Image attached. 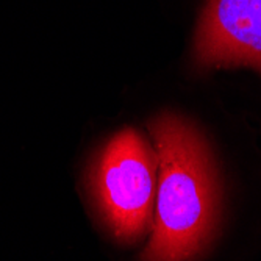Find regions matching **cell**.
<instances>
[{
	"mask_svg": "<svg viewBox=\"0 0 261 261\" xmlns=\"http://www.w3.org/2000/svg\"><path fill=\"white\" fill-rule=\"evenodd\" d=\"M158 156L150 241L141 261H194L221 218V183L211 149L194 124L175 113L149 122Z\"/></svg>",
	"mask_w": 261,
	"mask_h": 261,
	"instance_id": "1",
	"label": "cell"
},
{
	"mask_svg": "<svg viewBox=\"0 0 261 261\" xmlns=\"http://www.w3.org/2000/svg\"><path fill=\"white\" fill-rule=\"evenodd\" d=\"M156 175V152L133 128L114 135L97 155L89 188L99 215L117 241H141L152 228Z\"/></svg>",
	"mask_w": 261,
	"mask_h": 261,
	"instance_id": "2",
	"label": "cell"
},
{
	"mask_svg": "<svg viewBox=\"0 0 261 261\" xmlns=\"http://www.w3.org/2000/svg\"><path fill=\"white\" fill-rule=\"evenodd\" d=\"M200 67L250 66L261 72V0H208L194 39Z\"/></svg>",
	"mask_w": 261,
	"mask_h": 261,
	"instance_id": "3",
	"label": "cell"
}]
</instances>
